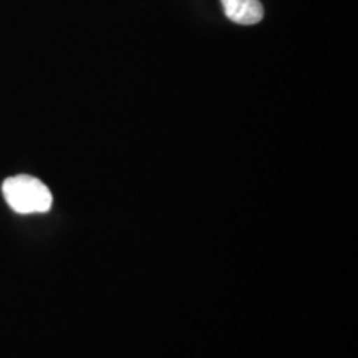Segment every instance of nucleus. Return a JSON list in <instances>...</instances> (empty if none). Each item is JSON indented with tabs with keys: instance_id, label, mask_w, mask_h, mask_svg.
<instances>
[{
	"instance_id": "nucleus-2",
	"label": "nucleus",
	"mask_w": 358,
	"mask_h": 358,
	"mask_svg": "<svg viewBox=\"0 0 358 358\" xmlns=\"http://www.w3.org/2000/svg\"><path fill=\"white\" fill-rule=\"evenodd\" d=\"M227 19L241 25L259 24L264 17L262 3L259 0H221Z\"/></svg>"
},
{
	"instance_id": "nucleus-1",
	"label": "nucleus",
	"mask_w": 358,
	"mask_h": 358,
	"mask_svg": "<svg viewBox=\"0 0 358 358\" xmlns=\"http://www.w3.org/2000/svg\"><path fill=\"white\" fill-rule=\"evenodd\" d=\"M2 192L7 204L19 214L47 213L53 203L50 189L40 179L27 174L6 179Z\"/></svg>"
}]
</instances>
